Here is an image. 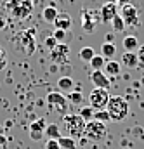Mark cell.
Returning <instances> with one entry per match:
<instances>
[{"instance_id": "d4e9b609", "label": "cell", "mask_w": 144, "mask_h": 149, "mask_svg": "<svg viewBox=\"0 0 144 149\" xmlns=\"http://www.w3.org/2000/svg\"><path fill=\"white\" fill-rule=\"evenodd\" d=\"M45 127H47L45 120H43V118H38V120H35V121L30 123V132H43Z\"/></svg>"}, {"instance_id": "603a6c76", "label": "cell", "mask_w": 144, "mask_h": 149, "mask_svg": "<svg viewBox=\"0 0 144 149\" xmlns=\"http://www.w3.org/2000/svg\"><path fill=\"white\" fill-rule=\"evenodd\" d=\"M89 64L92 66V70H94V71H97V70H103V68H104V64H106V59H104L101 54H99V56L96 54V56L90 59V63H89Z\"/></svg>"}, {"instance_id": "4fadbf2b", "label": "cell", "mask_w": 144, "mask_h": 149, "mask_svg": "<svg viewBox=\"0 0 144 149\" xmlns=\"http://www.w3.org/2000/svg\"><path fill=\"white\" fill-rule=\"evenodd\" d=\"M82 28L87 33H90V31L96 30V19H94V14L92 12H89V10H83L82 12Z\"/></svg>"}, {"instance_id": "f1b7e54d", "label": "cell", "mask_w": 144, "mask_h": 149, "mask_svg": "<svg viewBox=\"0 0 144 149\" xmlns=\"http://www.w3.org/2000/svg\"><path fill=\"white\" fill-rule=\"evenodd\" d=\"M94 120H97V121H103V123L111 121V118H109V114H108V111H106V109L96 111V113H94Z\"/></svg>"}, {"instance_id": "6da1fadb", "label": "cell", "mask_w": 144, "mask_h": 149, "mask_svg": "<svg viewBox=\"0 0 144 149\" xmlns=\"http://www.w3.org/2000/svg\"><path fill=\"white\" fill-rule=\"evenodd\" d=\"M106 111H108L111 121H122L129 114V102L122 95H113V97H109Z\"/></svg>"}, {"instance_id": "5bb4252c", "label": "cell", "mask_w": 144, "mask_h": 149, "mask_svg": "<svg viewBox=\"0 0 144 149\" xmlns=\"http://www.w3.org/2000/svg\"><path fill=\"white\" fill-rule=\"evenodd\" d=\"M120 64H123L127 68H137V64H139L137 52H123L122 59H120Z\"/></svg>"}, {"instance_id": "5b68a950", "label": "cell", "mask_w": 144, "mask_h": 149, "mask_svg": "<svg viewBox=\"0 0 144 149\" xmlns=\"http://www.w3.org/2000/svg\"><path fill=\"white\" fill-rule=\"evenodd\" d=\"M85 137L89 141H94V142H99L106 137L108 134V128H106V123L103 121H97V120H90L85 123Z\"/></svg>"}, {"instance_id": "8fae6325", "label": "cell", "mask_w": 144, "mask_h": 149, "mask_svg": "<svg viewBox=\"0 0 144 149\" xmlns=\"http://www.w3.org/2000/svg\"><path fill=\"white\" fill-rule=\"evenodd\" d=\"M90 81H92L94 87H97V88H106V90H109V87H111V80L108 78V74L104 73L103 70L92 71V73H90Z\"/></svg>"}, {"instance_id": "277c9868", "label": "cell", "mask_w": 144, "mask_h": 149, "mask_svg": "<svg viewBox=\"0 0 144 149\" xmlns=\"http://www.w3.org/2000/svg\"><path fill=\"white\" fill-rule=\"evenodd\" d=\"M7 10L16 19H26L33 10V0H7Z\"/></svg>"}, {"instance_id": "52a82bcc", "label": "cell", "mask_w": 144, "mask_h": 149, "mask_svg": "<svg viewBox=\"0 0 144 149\" xmlns=\"http://www.w3.org/2000/svg\"><path fill=\"white\" fill-rule=\"evenodd\" d=\"M50 61L54 64H66L70 61V45L68 43H57L50 50Z\"/></svg>"}, {"instance_id": "8992f818", "label": "cell", "mask_w": 144, "mask_h": 149, "mask_svg": "<svg viewBox=\"0 0 144 149\" xmlns=\"http://www.w3.org/2000/svg\"><path fill=\"white\" fill-rule=\"evenodd\" d=\"M109 101V92L106 88H97L94 87V90L89 94V102H90V108L94 111H101V109H106Z\"/></svg>"}, {"instance_id": "4dcf8cb0", "label": "cell", "mask_w": 144, "mask_h": 149, "mask_svg": "<svg viewBox=\"0 0 144 149\" xmlns=\"http://www.w3.org/2000/svg\"><path fill=\"white\" fill-rule=\"evenodd\" d=\"M5 64H7V52H5V49L0 45V70H3Z\"/></svg>"}, {"instance_id": "1f68e13d", "label": "cell", "mask_w": 144, "mask_h": 149, "mask_svg": "<svg viewBox=\"0 0 144 149\" xmlns=\"http://www.w3.org/2000/svg\"><path fill=\"white\" fill-rule=\"evenodd\" d=\"M45 149H61V146H59V142L56 139H49L45 142Z\"/></svg>"}, {"instance_id": "cb8c5ba5", "label": "cell", "mask_w": 144, "mask_h": 149, "mask_svg": "<svg viewBox=\"0 0 144 149\" xmlns=\"http://www.w3.org/2000/svg\"><path fill=\"white\" fill-rule=\"evenodd\" d=\"M111 26H113V31H116V33L123 31V30H125V21H123V17H122L120 14H116V16L113 17V21H111Z\"/></svg>"}, {"instance_id": "836d02e7", "label": "cell", "mask_w": 144, "mask_h": 149, "mask_svg": "<svg viewBox=\"0 0 144 149\" xmlns=\"http://www.w3.org/2000/svg\"><path fill=\"white\" fill-rule=\"evenodd\" d=\"M137 57H139V63L144 64V45H141V47L137 49Z\"/></svg>"}, {"instance_id": "ac0fdd59", "label": "cell", "mask_w": 144, "mask_h": 149, "mask_svg": "<svg viewBox=\"0 0 144 149\" xmlns=\"http://www.w3.org/2000/svg\"><path fill=\"white\" fill-rule=\"evenodd\" d=\"M73 87H75V81H73L71 76H61L57 80V88L63 92H71Z\"/></svg>"}, {"instance_id": "2e32d148", "label": "cell", "mask_w": 144, "mask_h": 149, "mask_svg": "<svg viewBox=\"0 0 144 149\" xmlns=\"http://www.w3.org/2000/svg\"><path fill=\"white\" fill-rule=\"evenodd\" d=\"M123 49H125V52H136L137 49H139V42H137V37L136 35H127V37H123Z\"/></svg>"}, {"instance_id": "4316f807", "label": "cell", "mask_w": 144, "mask_h": 149, "mask_svg": "<svg viewBox=\"0 0 144 149\" xmlns=\"http://www.w3.org/2000/svg\"><path fill=\"white\" fill-rule=\"evenodd\" d=\"M52 37L57 40V43H66L68 38H70V33L64 31V30H56V31L52 33Z\"/></svg>"}, {"instance_id": "484cf974", "label": "cell", "mask_w": 144, "mask_h": 149, "mask_svg": "<svg viewBox=\"0 0 144 149\" xmlns=\"http://www.w3.org/2000/svg\"><path fill=\"white\" fill-rule=\"evenodd\" d=\"M71 104H75V106H78V104H82L83 102V95H82V92H78V90H75V92H70L68 94V97H66Z\"/></svg>"}, {"instance_id": "7402d4cb", "label": "cell", "mask_w": 144, "mask_h": 149, "mask_svg": "<svg viewBox=\"0 0 144 149\" xmlns=\"http://www.w3.org/2000/svg\"><path fill=\"white\" fill-rule=\"evenodd\" d=\"M96 56V50L92 49V47H83V49H80V52H78V57L82 59V61H85V63H90V59Z\"/></svg>"}, {"instance_id": "9a60e30c", "label": "cell", "mask_w": 144, "mask_h": 149, "mask_svg": "<svg viewBox=\"0 0 144 149\" xmlns=\"http://www.w3.org/2000/svg\"><path fill=\"white\" fill-rule=\"evenodd\" d=\"M120 71H122V64H120L118 61H115V59L106 61V64H104V73L108 74V76H118Z\"/></svg>"}, {"instance_id": "d6986e66", "label": "cell", "mask_w": 144, "mask_h": 149, "mask_svg": "<svg viewBox=\"0 0 144 149\" xmlns=\"http://www.w3.org/2000/svg\"><path fill=\"white\" fill-rule=\"evenodd\" d=\"M115 54H116V47H115V43L104 42L103 47H101V56H103L104 59H113Z\"/></svg>"}, {"instance_id": "9c48e42d", "label": "cell", "mask_w": 144, "mask_h": 149, "mask_svg": "<svg viewBox=\"0 0 144 149\" xmlns=\"http://www.w3.org/2000/svg\"><path fill=\"white\" fill-rule=\"evenodd\" d=\"M120 16L123 17L125 26H132V28H137L139 26V14H137V9L132 3L122 5V14Z\"/></svg>"}, {"instance_id": "d6a6232c", "label": "cell", "mask_w": 144, "mask_h": 149, "mask_svg": "<svg viewBox=\"0 0 144 149\" xmlns=\"http://www.w3.org/2000/svg\"><path fill=\"white\" fill-rule=\"evenodd\" d=\"M30 137H31V141H40L43 137V132H30Z\"/></svg>"}, {"instance_id": "ffe728a7", "label": "cell", "mask_w": 144, "mask_h": 149, "mask_svg": "<svg viewBox=\"0 0 144 149\" xmlns=\"http://www.w3.org/2000/svg\"><path fill=\"white\" fill-rule=\"evenodd\" d=\"M43 135H47L49 139H56V141H57V139L61 137V130H59V127H57L56 123H50V125L45 127Z\"/></svg>"}, {"instance_id": "8d00e7d4", "label": "cell", "mask_w": 144, "mask_h": 149, "mask_svg": "<svg viewBox=\"0 0 144 149\" xmlns=\"http://www.w3.org/2000/svg\"><path fill=\"white\" fill-rule=\"evenodd\" d=\"M113 33H108V35H106V42H109V43H113Z\"/></svg>"}, {"instance_id": "30bf717a", "label": "cell", "mask_w": 144, "mask_h": 149, "mask_svg": "<svg viewBox=\"0 0 144 149\" xmlns=\"http://www.w3.org/2000/svg\"><path fill=\"white\" fill-rule=\"evenodd\" d=\"M116 14H118V5H116L115 2H108V3H104V5L99 9V17H101V21H103L104 24H106V23H111Z\"/></svg>"}, {"instance_id": "74e56055", "label": "cell", "mask_w": 144, "mask_h": 149, "mask_svg": "<svg viewBox=\"0 0 144 149\" xmlns=\"http://www.w3.org/2000/svg\"><path fill=\"white\" fill-rule=\"evenodd\" d=\"M118 2H120V3H122V5H125V3H130V2H132V0H118Z\"/></svg>"}, {"instance_id": "e0dca14e", "label": "cell", "mask_w": 144, "mask_h": 149, "mask_svg": "<svg viewBox=\"0 0 144 149\" xmlns=\"http://www.w3.org/2000/svg\"><path fill=\"white\" fill-rule=\"evenodd\" d=\"M57 16H59V12H57V9H56L54 5H47V7L43 9V12H42L43 21H45V23H52V24H54V21H56Z\"/></svg>"}, {"instance_id": "44dd1931", "label": "cell", "mask_w": 144, "mask_h": 149, "mask_svg": "<svg viewBox=\"0 0 144 149\" xmlns=\"http://www.w3.org/2000/svg\"><path fill=\"white\" fill-rule=\"evenodd\" d=\"M57 142H59L61 149H76V141H75L73 137H68V135H61V137L57 139Z\"/></svg>"}, {"instance_id": "ba28073f", "label": "cell", "mask_w": 144, "mask_h": 149, "mask_svg": "<svg viewBox=\"0 0 144 149\" xmlns=\"http://www.w3.org/2000/svg\"><path fill=\"white\" fill-rule=\"evenodd\" d=\"M47 104L52 109H56L57 113L64 114L66 113V108H68V99L61 92H49L47 94Z\"/></svg>"}, {"instance_id": "3957f363", "label": "cell", "mask_w": 144, "mask_h": 149, "mask_svg": "<svg viewBox=\"0 0 144 149\" xmlns=\"http://www.w3.org/2000/svg\"><path fill=\"white\" fill-rule=\"evenodd\" d=\"M35 28H28L24 31H21L17 37H16V49L17 52L24 54V56H31L35 52Z\"/></svg>"}, {"instance_id": "7c38bea8", "label": "cell", "mask_w": 144, "mask_h": 149, "mask_svg": "<svg viewBox=\"0 0 144 149\" xmlns=\"http://www.w3.org/2000/svg\"><path fill=\"white\" fill-rule=\"evenodd\" d=\"M71 24H73L71 16H70V14H66V12L59 14V16L56 17V21H54V26H56V30H64V31H70Z\"/></svg>"}, {"instance_id": "83f0119b", "label": "cell", "mask_w": 144, "mask_h": 149, "mask_svg": "<svg viewBox=\"0 0 144 149\" xmlns=\"http://www.w3.org/2000/svg\"><path fill=\"white\" fill-rule=\"evenodd\" d=\"M94 113H96V111H94L90 106H85V108H82V109H80L78 114H80L85 121H90V120H94Z\"/></svg>"}, {"instance_id": "f546056e", "label": "cell", "mask_w": 144, "mask_h": 149, "mask_svg": "<svg viewBox=\"0 0 144 149\" xmlns=\"http://www.w3.org/2000/svg\"><path fill=\"white\" fill-rule=\"evenodd\" d=\"M43 45H45V47H47L49 50H52V49H54V47L57 45V40H56V38L52 37V35H50V37H47V38H45V42H43Z\"/></svg>"}, {"instance_id": "d590c367", "label": "cell", "mask_w": 144, "mask_h": 149, "mask_svg": "<svg viewBox=\"0 0 144 149\" xmlns=\"http://www.w3.org/2000/svg\"><path fill=\"white\" fill-rule=\"evenodd\" d=\"M5 144H7V139H5V137H3V135L0 134V148H3Z\"/></svg>"}, {"instance_id": "e575fe53", "label": "cell", "mask_w": 144, "mask_h": 149, "mask_svg": "<svg viewBox=\"0 0 144 149\" xmlns=\"http://www.w3.org/2000/svg\"><path fill=\"white\" fill-rule=\"evenodd\" d=\"M5 26H7V19H5V16L0 14V30H5Z\"/></svg>"}, {"instance_id": "7a4b0ae2", "label": "cell", "mask_w": 144, "mask_h": 149, "mask_svg": "<svg viewBox=\"0 0 144 149\" xmlns=\"http://www.w3.org/2000/svg\"><path fill=\"white\" fill-rule=\"evenodd\" d=\"M85 120L80 116V114H64L63 116V125H64V130L68 134V137L73 139H78L83 135L85 132Z\"/></svg>"}]
</instances>
